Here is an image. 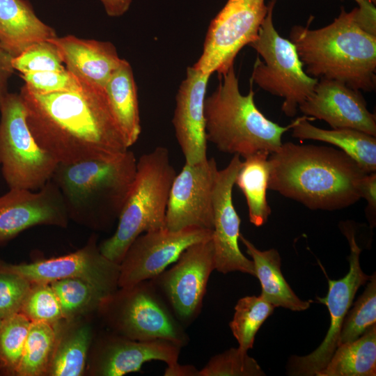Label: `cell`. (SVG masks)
I'll return each mask as SVG.
<instances>
[{"instance_id":"cb8c5ba5","label":"cell","mask_w":376,"mask_h":376,"mask_svg":"<svg viewBox=\"0 0 376 376\" xmlns=\"http://www.w3.org/2000/svg\"><path fill=\"white\" fill-rule=\"evenodd\" d=\"M240 240L252 258L255 276L261 285V295L274 307L292 311H303L310 306V301L302 300L293 292L281 269V260L275 249L261 251L242 234Z\"/></svg>"},{"instance_id":"8992f818","label":"cell","mask_w":376,"mask_h":376,"mask_svg":"<svg viewBox=\"0 0 376 376\" xmlns=\"http://www.w3.org/2000/svg\"><path fill=\"white\" fill-rule=\"evenodd\" d=\"M175 175L167 148L157 147L139 157L116 230L100 245L105 257L120 264L139 235L166 227V206Z\"/></svg>"},{"instance_id":"484cf974","label":"cell","mask_w":376,"mask_h":376,"mask_svg":"<svg viewBox=\"0 0 376 376\" xmlns=\"http://www.w3.org/2000/svg\"><path fill=\"white\" fill-rule=\"evenodd\" d=\"M104 91L111 111L129 147L138 140L141 127L136 86L132 68L123 59L109 79Z\"/></svg>"},{"instance_id":"603a6c76","label":"cell","mask_w":376,"mask_h":376,"mask_svg":"<svg viewBox=\"0 0 376 376\" xmlns=\"http://www.w3.org/2000/svg\"><path fill=\"white\" fill-rule=\"evenodd\" d=\"M313 118H297L292 135L300 140H315L336 146L352 158L366 173L376 171V138L350 128L324 130L309 123Z\"/></svg>"},{"instance_id":"30bf717a","label":"cell","mask_w":376,"mask_h":376,"mask_svg":"<svg viewBox=\"0 0 376 376\" xmlns=\"http://www.w3.org/2000/svg\"><path fill=\"white\" fill-rule=\"evenodd\" d=\"M265 0H228L210 24L201 56L193 65L210 75L226 72L239 52L258 36L267 12Z\"/></svg>"},{"instance_id":"8fae6325","label":"cell","mask_w":376,"mask_h":376,"mask_svg":"<svg viewBox=\"0 0 376 376\" xmlns=\"http://www.w3.org/2000/svg\"><path fill=\"white\" fill-rule=\"evenodd\" d=\"M350 249L348 258L350 268L342 279H328L329 290L325 297H317L318 302L327 306L330 324L322 343L306 356H292L287 365V373L294 376H313L322 370L329 361L338 345V339L345 317L352 306L359 288L366 284L370 276L365 274L360 265L361 248L355 238V231L350 224H340Z\"/></svg>"},{"instance_id":"d590c367","label":"cell","mask_w":376,"mask_h":376,"mask_svg":"<svg viewBox=\"0 0 376 376\" xmlns=\"http://www.w3.org/2000/svg\"><path fill=\"white\" fill-rule=\"evenodd\" d=\"M63 64L57 47L49 40L32 45L12 60L14 70L21 74L64 70Z\"/></svg>"},{"instance_id":"7c38bea8","label":"cell","mask_w":376,"mask_h":376,"mask_svg":"<svg viewBox=\"0 0 376 376\" xmlns=\"http://www.w3.org/2000/svg\"><path fill=\"white\" fill-rule=\"evenodd\" d=\"M215 269L212 239L194 244L174 265L150 279L183 326L199 315L207 282Z\"/></svg>"},{"instance_id":"b9f144b4","label":"cell","mask_w":376,"mask_h":376,"mask_svg":"<svg viewBox=\"0 0 376 376\" xmlns=\"http://www.w3.org/2000/svg\"><path fill=\"white\" fill-rule=\"evenodd\" d=\"M199 370L192 365H181L178 362L173 366H167L165 376H198Z\"/></svg>"},{"instance_id":"2e32d148","label":"cell","mask_w":376,"mask_h":376,"mask_svg":"<svg viewBox=\"0 0 376 376\" xmlns=\"http://www.w3.org/2000/svg\"><path fill=\"white\" fill-rule=\"evenodd\" d=\"M240 156L234 155L229 164L218 170L213 191V229L215 269L222 274L240 272L255 276L252 260L239 247L240 219L233 203V189L241 167Z\"/></svg>"},{"instance_id":"277c9868","label":"cell","mask_w":376,"mask_h":376,"mask_svg":"<svg viewBox=\"0 0 376 376\" xmlns=\"http://www.w3.org/2000/svg\"><path fill=\"white\" fill-rule=\"evenodd\" d=\"M136 161L128 149L104 157L58 163L51 180L62 195L69 219L91 229L111 228L134 180Z\"/></svg>"},{"instance_id":"d6a6232c","label":"cell","mask_w":376,"mask_h":376,"mask_svg":"<svg viewBox=\"0 0 376 376\" xmlns=\"http://www.w3.org/2000/svg\"><path fill=\"white\" fill-rule=\"evenodd\" d=\"M363 292L347 313L341 327L338 345L353 341L376 324V274L367 281Z\"/></svg>"},{"instance_id":"7402d4cb","label":"cell","mask_w":376,"mask_h":376,"mask_svg":"<svg viewBox=\"0 0 376 376\" xmlns=\"http://www.w3.org/2000/svg\"><path fill=\"white\" fill-rule=\"evenodd\" d=\"M56 37L26 0H0V44L13 57L32 45Z\"/></svg>"},{"instance_id":"d4e9b609","label":"cell","mask_w":376,"mask_h":376,"mask_svg":"<svg viewBox=\"0 0 376 376\" xmlns=\"http://www.w3.org/2000/svg\"><path fill=\"white\" fill-rule=\"evenodd\" d=\"M77 319L55 324L56 338L47 375L79 376L86 369L92 343V329Z\"/></svg>"},{"instance_id":"e575fe53","label":"cell","mask_w":376,"mask_h":376,"mask_svg":"<svg viewBox=\"0 0 376 376\" xmlns=\"http://www.w3.org/2000/svg\"><path fill=\"white\" fill-rule=\"evenodd\" d=\"M20 312L31 322L56 324L64 319L58 299L49 283H31Z\"/></svg>"},{"instance_id":"44dd1931","label":"cell","mask_w":376,"mask_h":376,"mask_svg":"<svg viewBox=\"0 0 376 376\" xmlns=\"http://www.w3.org/2000/svg\"><path fill=\"white\" fill-rule=\"evenodd\" d=\"M57 47L66 69L79 81L103 88L123 58L110 42L73 36L49 39Z\"/></svg>"},{"instance_id":"6da1fadb","label":"cell","mask_w":376,"mask_h":376,"mask_svg":"<svg viewBox=\"0 0 376 376\" xmlns=\"http://www.w3.org/2000/svg\"><path fill=\"white\" fill-rule=\"evenodd\" d=\"M19 95L34 139L58 163L104 157L130 148L103 88L80 81L70 91L40 94L23 86Z\"/></svg>"},{"instance_id":"8d00e7d4","label":"cell","mask_w":376,"mask_h":376,"mask_svg":"<svg viewBox=\"0 0 376 376\" xmlns=\"http://www.w3.org/2000/svg\"><path fill=\"white\" fill-rule=\"evenodd\" d=\"M31 283L25 278L0 272V318L4 319L21 311Z\"/></svg>"},{"instance_id":"f1b7e54d","label":"cell","mask_w":376,"mask_h":376,"mask_svg":"<svg viewBox=\"0 0 376 376\" xmlns=\"http://www.w3.org/2000/svg\"><path fill=\"white\" fill-rule=\"evenodd\" d=\"M56 338L55 324L31 322L15 375H47Z\"/></svg>"},{"instance_id":"ba28073f","label":"cell","mask_w":376,"mask_h":376,"mask_svg":"<svg viewBox=\"0 0 376 376\" xmlns=\"http://www.w3.org/2000/svg\"><path fill=\"white\" fill-rule=\"evenodd\" d=\"M276 0L267 3V12L257 38L249 45L261 56L257 57L251 81L264 91L283 98L282 111L293 117L313 93L318 79L308 75L292 42L276 30L273 12Z\"/></svg>"},{"instance_id":"ee69618b","label":"cell","mask_w":376,"mask_h":376,"mask_svg":"<svg viewBox=\"0 0 376 376\" xmlns=\"http://www.w3.org/2000/svg\"><path fill=\"white\" fill-rule=\"evenodd\" d=\"M1 321H2V319L0 318V328H1Z\"/></svg>"},{"instance_id":"83f0119b","label":"cell","mask_w":376,"mask_h":376,"mask_svg":"<svg viewBox=\"0 0 376 376\" xmlns=\"http://www.w3.org/2000/svg\"><path fill=\"white\" fill-rule=\"evenodd\" d=\"M269 155L268 152H259L245 158L235 181L245 196L249 221L258 227L264 225L271 214L267 200Z\"/></svg>"},{"instance_id":"74e56055","label":"cell","mask_w":376,"mask_h":376,"mask_svg":"<svg viewBox=\"0 0 376 376\" xmlns=\"http://www.w3.org/2000/svg\"><path fill=\"white\" fill-rule=\"evenodd\" d=\"M24 86L40 94L70 91L77 87L80 81L67 69L21 74Z\"/></svg>"},{"instance_id":"4316f807","label":"cell","mask_w":376,"mask_h":376,"mask_svg":"<svg viewBox=\"0 0 376 376\" xmlns=\"http://www.w3.org/2000/svg\"><path fill=\"white\" fill-rule=\"evenodd\" d=\"M376 324L356 340L338 345L316 376H375Z\"/></svg>"},{"instance_id":"ffe728a7","label":"cell","mask_w":376,"mask_h":376,"mask_svg":"<svg viewBox=\"0 0 376 376\" xmlns=\"http://www.w3.org/2000/svg\"><path fill=\"white\" fill-rule=\"evenodd\" d=\"M210 77V75L194 66L187 68L175 97L172 123L188 164H196L207 159L204 103Z\"/></svg>"},{"instance_id":"ab89813d","label":"cell","mask_w":376,"mask_h":376,"mask_svg":"<svg viewBox=\"0 0 376 376\" xmlns=\"http://www.w3.org/2000/svg\"><path fill=\"white\" fill-rule=\"evenodd\" d=\"M13 56L0 44V105L8 92V81L14 72L12 65Z\"/></svg>"},{"instance_id":"d6986e66","label":"cell","mask_w":376,"mask_h":376,"mask_svg":"<svg viewBox=\"0 0 376 376\" xmlns=\"http://www.w3.org/2000/svg\"><path fill=\"white\" fill-rule=\"evenodd\" d=\"M299 109L304 116L322 120L333 129H354L376 137L375 115L368 111L361 91L343 82L320 79Z\"/></svg>"},{"instance_id":"4fadbf2b","label":"cell","mask_w":376,"mask_h":376,"mask_svg":"<svg viewBox=\"0 0 376 376\" xmlns=\"http://www.w3.org/2000/svg\"><path fill=\"white\" fill-rule=\"evenodd\" d=\"M212 230L163 228L139 235L119 264L118 287H125L156 277L189 246L212 239Z\"/></svg>"},{"instance_id":"ac0fdd59","label":"cell","mask_w":376,"mask_h":376,"mask_svg":"<svg viewBox=\"0 0 376 376\" xmlns=\"http://www.w3.org/2000/svg\"><path fill=\"white\" fill-rule=\"evenodd\" d=\"M69 220L62 195L51 180L37 191L9 189L0 196V244L33 226L65 228Z\"/></svg>"},{"instance_id":"5b68a950","label":"cell","mask_w":376,"mask_h":376,"mask_svg":"<svg viewBox=\"0 0 376 376\" xmlns=\"http://www.w3.org/2000/svg\"><path fill=\"white\" fill-rule=\"evenodd\" d=\"M216 89L204 103L207 141L219 150L246 158L259 152L271 154L282 144V136L297 119L281 126L268 119L256 107L252 85L240 93L234 65L219 75Z\"/></svg>"},{"instance_id":"1f68e13d","label":"cell","mask_w":376,"mask_h":376,"mask_svg":"<svg viewBox=\"0 0 376 376\" xmlns=\"http://www.w3.org/2000/svg\"><path fill=\"white\" fill-rule=\"evenodd\" d=\"M31 321L21 312L2 319L0 328V373L15 375Z\"/></svg>"},{"instance_id":"7bdbcfd3","label":"cell","mask_w":376,"mask_h":376,"mask_svg":"<svg viewBox=\"0 0 376 376\" xmlns=\"http://www.w3.org/2000/svg\"><path fill=\"white\" fill-rule=\"evenodd\" d=\"M354 1L357 3L358 6L362 5L367 2H371L373 3H375L376 2V0H354Z\"/></svg>"},{"instance_id":"3957f363","label":"cell","mask_w":376,"mask_h":376,"mask_svg":"<svg viewBox=\"0 0 376 376\" xmlns=\"http://www.w3.org/2000/svg\"><path fill=\"white\" fill-rule=\"evenodd\" d=\"M268 160V189L311 210H341L361 198L366 173L340 150L286 142Z\"/></svg>"},{"instance_id":"4dcf8cb0","label":"cell","mask_w":376,"mask_h":376,"mask_svg":"<svg viewBox=\"0 0 376 376\" xmlns=\"http://www.w3.org/2000/svg\"><path fill=\"white\" fill-rule=\"evenodd\" d=\"M274 308L261 295L246 296L237 301L229 327L238 347L246 351L253 347L256 334Z\"/></svg>"},{"instance_id":"e0dca14e","label":"cell","mask_w":376,"mask_h":376,"mask_svg":"<svg viewBox=\"0 0 376 376\" xmlns=\"http://www.w3.org/2000/svg\"><path fill=\"white\" fill-rule=\"evenodd\" d=\"M182 347L166 339L136 340L109 331L91 345L88 370L95 376H122L140 371L152 360L171 366L178 362Z\"/></svg>"},{"instance_id":"9a60e30c","label":"cell","mask_w":376,"mask_h":376,"mask_svg":"<svg viewBox=\"0 0 376 376\" xmlns=\"http://www.w3.org/2000/svg\"><path fill=\"white\" fill-rule=\"evenodd\" d=\"M217 172L214 158L193 165L185 163L170 189L165 217L166 228L213 229L212 197Z\"/></svg>"},{"instance_id":"836d02e7","label":"cell","mask_w":376,"mask_h":376,"mask_svg":"<svg viewBox=\"0 0 376 376\" xmlns=\"http://www.w3.org/2000/svg\"><path fill=\"white\" fill-rule=\"evenodd\" d=\"M258 362L240 347L216 354L199 370L198 376H263Z\"/></svg>"},{"instance_id":"60d3db41","label":"cell","mask_w":376,"mask_h":376,"mask_svg":"<svg viewBox=\"0 0 376 376\" xmlns=\"http://www.w3.org/2000/svg\"><path fill=\"white\" fill-rule=\"evenodd\" d=\"M107 14L111 17H119L125 13L132 0H100Z\"/></svg>"},{"instance_id":"f35d334b","label":"cell","mask_w":376,"mask_h":376,"mask_svg":"<svg viewBox=\"0 0 376 376\" xmlns=\"http://www.w3.org/2000/svg\"><path fill=\"white\" fill-rule=\"evenodd\" d=\"M361 198H364L367 202L368 215L370 216L371 224L375 223L373 219L375 218L376 212V173H366L361 180L360 187Z\"/></svg>"},{"instance_id":"52a82bcc","label":"cell","mask_w":376,"mask_h":376,"mask_svg":"<svg viewBox=\"0 0 376 376\" xmlns=\"http://www.w3.org/2000/svg\"><path fill=\"white\" fill-rule=\"evenodd\" d=\"M112 331L136 340L166 339L182 347L189 342L184 326L151 280L118 287L97 311Z\"/></svg>"},{"instance_id":"5bb4252c","label":"cell","mask_w":376,"mask_h":376,"mask_svg":"<svg viewBox=\"0 0 376 376\" xmlns=\"http://www.w3.org/2000/svg\"><path fill=\"white\" fill-rule=\"evenodd\" d=\"M119 271V264L101 253L95 235L91 236L84 247L68 255L17 265L0 260V272L19 275L31 283H50L78 278L109 295L118 288Z\"/></svg>"},{"instance_id":"7a4b0ae2","label":"cell","mask_w":376,"mask_h":376,"mask_svg":"<svg viewBox=\"0 0 376 376\" xmlns=\"http://www.w3.org/2000/svg\"><path fill=\"white\" fill-rule=\"evenodd\" d=\"M295 25L289 40L295 45L305 72L311 77L336 80L366 92L376 86V8L343 7L329 24L310 29Z\"/></svg>"},{"instance_id":"f546056e","label":"cell","mask_w":376,"mask_h":376,"mask_svg":"<svg viewBox=\"0 0 376 376\" xmlns=\"http://www.w3.org/2000/svg\"><path fill=\"white\" fill-rule=\"evenodd\" d=\"M49 284L58 299L63 318L66 320L79 319L97 311L101 301L109 295L91 283L78 278L61 279Z\"/></svg>"},{"instance_id":"9c48e42d","label":"cell","mask_w":376,"mask_h":376,"mask_svg":"<svg viewBox=\"0 0 376 376\" xmlns=\"http://www.w3.org/2000/svg\"><path fill=\"white\" fill-rule=\"evenodd\" d=\"M0 166L9 189L37 191L58 165L34 139L19 94L8 93L0 105Z\"/></svg>"}]
</instances>
